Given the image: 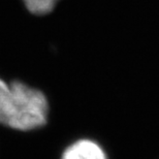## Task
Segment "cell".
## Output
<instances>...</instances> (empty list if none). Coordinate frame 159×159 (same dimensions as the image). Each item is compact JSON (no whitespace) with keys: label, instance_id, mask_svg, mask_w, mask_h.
<instances>
[{"label":"cell","instance_id":"6da1fadb","mask_svg":"<svg viewBox=\"0 0 159 159\" xmlns=\"http://www.w3.org/2000/svg\"><path fill=\"white\" fill-rule=\"evenodd\" d=\"M11 88V117L7 126L18 131H31L43 127L49 117V101L43 91L21 81Z\"/></svg>","mask_w":159,"mask_h":159},{"label":"cell","instance_id":"7a4b0ae2","mask_svg":"<svg viewBox=\"0 0 159 159\" xmlns=\"http://www.w3.org/2000/svg\"><path fill=\"white\" fill-rule=\"evenodd\" d=\"M61 159H109V156L96 141L80 139L63 150Z\"/></svg>","mask_w":159,"mask_h":159},{"label":"cell","instance_id":"3957f363","mask_svg":"<svg viewBox=\"0 0 159 159\" xmlns=\"http://www.w3.org/2000/svg\"><path fill=\"white\" fill-rule=\"evenodd\" d=\"M11 84L0 79V124L7 126L11 117Z\"/></svg>","mask_w":159,"mask_h":159},{"label":"cell","instance_id":"277c9868","mask_svg":"<svg viewBox=\"0 0 159 159\" xmlns=\"http://www.w3.org/2000/svg\"><path fill=\"white\" fill-rule=\"evenodd\" d=\"M58 0H23L25 7L35 16H44L53 11Z\"/></svg>","mask_w":159,"mask_h":159}]
</instances>
